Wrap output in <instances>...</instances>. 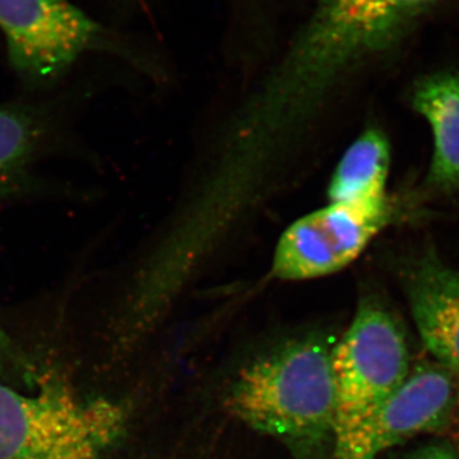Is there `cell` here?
I'll list each match as a JSON object with an SVG mask.
<instances>
[{
    "label": "cell",
    "mask_w": 459,
    "mask_h": 459,
    "mask_svg": "<svg viewBox=\"0 0 459 459\" xmlns=\"http://www.w3.org/2000/svg\"><path fill=\"white\" fill-rule=\"evenodd\" d=\"M412 105L434 135L428 186L439 192H459V74L440 72L422 78L413 91Z\"/></svg>",
    "instance_id": "cell-9"
},
{
    "label": "cell",
    "mask_w": 459,
    "mask_h": 459,
    "mask_svg": "<svg viewBox=\"0 0 459 459\" xmlns=\"http://www.w3.org/2000/svg\"><path fill=\"white\" fill-rule=\"evenodd\" d=\"M443 0H316L307 22L264 89L312 117L347 72L400 40Z\"/></svg>",
    "instance_id": "cell-1"
},
{
    "label": "cell",
    "mask_w": 459,
    "mask_h": 459,
    "mask_svg": "<svg viewBox=\"0 0 459 459\" xmlns=\"http://www.w3.org/2000/svg\"><path fill=\"white\" fill-rule=\"evenodd\" d=\"M128 422L123 401L78 394L51 370L35 392L0 380V459H108Z\"/></svg>",
    "instance_id": "cell-3"
},
{
    "label": "cell",
    "mask_w": 459,
    "mask_h": 459,
    "mask_svg": "<svg viewBox=\"0 0 459 459\" xmlns=\"http://www.w3.org/2000/svg\"><path fill=\"white\" fill-rule=\"evenodd\" d=\"M458 379L431 359L411 368L403 385L377 416L370 437V459L418 435L448 425L457 409Z\"/></svg>",
    "instance_id": "cell-7"
},
{
    "label": "cell",
    "mask_w": 459,
    "mask_h": 459,
    "mask_svg": "<svg viewBox=\"0 0 459 459\" xmlns=\"http://www.w3.org/2000/svg\"><path fill=\"white\" fill-rule=\"evenodd\" d=\"M0 31L11 65L32 81L65 74L100 32L69 0H0Z\"/></svg>",
    "instance_id": "cell-6"
},
{
    "label": "cell",
    "mask_w": 459,
    "mask_h": 459,
    "mask_svg": "<svg viewBox=\"0 0 459 459\" xmlns=\"http://www.w3.org/2000/svg\"><path fill=\"white\" fill-rule=\"evenodd\" d=\"M232 416L300 452L333 444V347L303 337L247 365L226 397Z\"/></svg>",
    "instance_id": "cell-2"
},
{
    "label": "cell",
    "mask_w": 459,
    "mask_h": 459,
    "mask_svg": "<svg viewBox=\"0 0 459 459\" xmlns=\"http://www.w3.org/2000/svg\"><path fill=\"white\" fill-rule=\"evenodd\" d=\"M404 286L413 322L431 360L459 377V268L427 252L411 263Z\"/></svg>",
    "instance_id": "cell-8"
},
{
    "label": "cell",
    "mask_w": 459,
    "mask_h": 459,
    "mask_svg": "<svg viewBox=\"0 0 459 459\" xmlns=\"http://www.w3.org/2000/svg\"><path fill=\"white\" fill-rule=\"evenodd\" d=\"M391 151L385 135L368 129L347 148L328 186L331 204H358L385 197Z\"/></svg>",
    "instance_id": "cell-10"
},
{
    "label": "cell",
    "mask_w": 459,
    "mask_h": 459,
    "mask_svg": "<svg viewBox=\"0 0 459 459\" xmlns=\"http://www.w3.org/2000/svg\"><path fill=\"white\" fill-rule=\"evenodd\" d=\"M403 459H459V455L451 444L433 443L410 453Z\"/></svg>",
    "instance_id": "cell-13"
},
{
    "label": "cell",
    "mask_w": 459,
    "mask_h": 459,
    "mask_svg": "<svg viewBox=\"0 0 459 459\" xmlns=\"http://www.w3.org/2000/svg\"><path fill=\"white\" fill-rule=\"evenodd\" d=\"M410 371V346L400 319L379 301L365 299L333 347L336 459H370L377 416Z\"/></svg>",
    "instance_id": "cell-4"
},
{
    "label": "cell",
    "mask_w": 459,
    "mask_h": 459,
    "mask_svg": "<svg viewBox=\"0 0 459 459\" xmlns=\"http://www.w3.org/2000/svg\"><path fill=\"white\" fill-rule=\"evenodd\" d=\"M42 135L38 115L20 105L0 104V197L31 161Z\"/></svg>",
    "instance_id": "cell-11"
},
{
    "label": "cell",
    "mask_w": 459,
    "mask_h": 459,
    "mask_svg": "<svg viewBox=\"0 0 459 459\" xmlns=\"http://www.w3.org/2000/svg\"><path fill=\"white\" fill-rule=\"evenodd\" d=\"M50 371V370H49ZM49 371L0 325V380L21 391L35 392Z\"/></svg>",
    "instance_id": "cell-12"
},
{
    "label": "cell",
    "mask_w": 459,
    "mask_h": 459,
    "mask_svg": "<svg viewBox=\"0 0 459 459\" xmlns=\"http://www.w3.org/2000/svg\"><path fill=\"white\" fill-rule=\"evenodd\" d=\"M394 216L388 195L358 204H329L305 214L280 238L272 272L285 281L336 273L355 261Z\"/></svg>",
    "instance_id": "cell-5"
}]
</instances>
